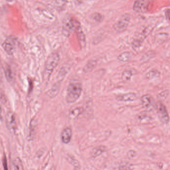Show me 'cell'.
Returning a JSON list of instances; mask_svg holds the SVG:
<instances>
[{
	"label": "cell",
	"instance_id": "20",
	"mask_svg": "<svg viewBox=\"0 0 170 170\" xmlns=\"http://www.w3.org/2000/svg\"><path fill=\"white\" fill-rule=\"evenodd\" d=\"M13 169H16V170L23 169L21 161L18 158L16 159L13 161Z\"/></svg>",
	"mask_w": 170,
	"mask_h": 170
},
{
	"label": "cell",
	"instance_id": "1",
	"mask_svg": "<svg viewBox=\"0 0 170 170\" xmlns=\"http://www.w3.org/2000/svg\"><path fill=\"white\" fill-rule=\"evenodd\" d=\"M82 91V86L80 83H71L67 88L66 101L68 103L75 102L80 97Z\"/></svg>",
	"mask_w": 170,
	"mask_h": 170
},
{
	"label": "cell",
	"instance_id": "19",
	"mask_svg": "<svg viewBox=\"0 0 170 170\" xmlns=\"http://www.w3.org/2000/svg\"><path fill=\"white\" fill-rule=\"evenodd\" d=\"M83 111V109L82 107L76 108L71 111L70 116L72 118L77 117L79 115H80Z\"/></svg>",
	"mask_w": 170,
	"mask_h": 170
},
{
	"label": "cell",
	"instance_id": "15",
	"mask_svg": "<svg viewBox=\"0 0 170 170\" xmlns=\"http://www.w3.org/2000/svg\"><path fill=\"white\" fill-rule=\"evenodd\" d=\"M137 118L138 120L141 122H150L152 119L151 116L145 112L140 113L138 114Z\"/></svg>",
	"mask_w": 170,
	"mask_h": 170
},
{
	"label": "cell",
	"instance_id": "12",
	"mask_svg": "<svg viewBox=\"0 0 170 170\" xmlns=\"http://www.w3.org/2000/svg\"><path fill=\"white\" fill-rule=\"evenodd\" d=\"M106 150V147L105 146H98L95 147L92 150L91 155L93 158H96L101 155Z\"/></svg>",
	"mask_w": 170,
	"mask_h": 170
},
{
	"label": "cell",
	"instance_id": "10",
	"mask_svg": "<svg viewBox=\"0 0 170 170\" xmlns=\"http://www.w3.org/2000/svg\"><path fill=\"white\" fill-rule=\"evenodd\" d=\"M141 101L143 107L146 109H149L152 107L153 99L150 95L147 94L143 95L141 98Z\"/></svg>",
	"mask_w": 170,
	"mask_h": 170
},
{
	"label": "cell",
	"instance_id": "29",
	"mask_svg": "<svg viewBox=\"0 0 170 170\" xmlns=\"http://www.w3.org/2000/svg\"><path fill=\"white\" fill-rule=\"evenodd\" d=\"M2 73H1V66H0V79H1V75Z\"/></svg>",
	"mask_w": 170,
	"mask_h": 170
},
{
	"label": "cell",
	"instance_id": "22",
	"mask_svg": "<svg viewBox=\"0 0 170 170\" xmlns=\"http://www.w3.org/2000/svg\"><path fill=\"white\" fill-rule=\"evenodd\" d=\"M96 66V63L95 61H92L90 62L88 64H87V65L85 66L84 71L85 72H89V71H91L93 68H95Z\"/></svg>",
	"mask_w": 170,
	"mask_h": 170
},
{
	"label": "cell",
	"instance_id": "4",
	"mask_svg": "<svg viewBox=\"0 0 170 170\" xmlns=\"http://www.w3.org/2000/svg\"><path fill=\"white\" fill-rule=\"evenodd\" d=\"M16 45V38L13 36H10L4 41L2 46L8 55H12L14 52Z\"/></svg>",
	"mask_w": 170,
	"mask_h": 170
},
{
	"label": "cell",
	"instance_id": "21",
	"mask_svg": "<svg viewBox=\"0 0 170 170\" xmlns=\"http://www.w3.org/2000/svg\"><path fill=\"white\" fill-rule=\"evenodd\" d=\"M132 72L131 70H125L122 74V79L124 81H128L132 76Z\"/></svg>",
	"mask_w": 170,
	"mask_h": 170
},
{
	"label": "cell",
	"instance_id": "23",
	"mask_svg": "<svg viewBox=\"0 0 170 170\" xmlns=\"http://www.w3.org/2000/svg\"><path fill=\"white\" fill-rule=\"evenodd\" d=\"M67 71L65 68H62V70H61L59 72L58 75V81L61 82L62 80L64 78V76H65L66 74L67 73Z\"/></svg>",
	"mask_w": 170,
	"mask_h": 170
},
{
	"label": "cell",
	"instance_id": "17",
	"mask_svg": "<svg viewBox=\"0 0 170 170\" xmlns=\"http://www.w3.org/2000/svg\"><path fill=\"white\" fill-rule=\"evenodd\" d=\"M159 74H160V73L157 70H151L146 74V78L148 80H152L158 76Z\"/></svg>",
	"mask_w": 170,
	"mask_h": 170
},
{
	"label": "cell",
	"instance_id": "6",
	"mask_svg": "<svg viewBox=\"0 0 170 170\" xmlns=\"http://www.w3.org/2000/svg\"><path fill=\"white\" fill-rule=\"evenodd\" d=\"M129 22L130 16L127 14L124 15L115 25V29L118 31H123L127 27Z\"/></svg>",
	"mask_w": 170,
	"mask_h": 170
},
{
	"label": "cell",
	"instance_id": "7",
	"mask_svg": "<svg viewBox=\"0 0 170 170\" xmlns=\"http://www.w3.org/2000/svg\"><path fill=\"white\" fill-rule=\"evenodd\" d=\"M6 122L8 129L12 132H15L16 129V123L15 115L13 112L9 111L7 113L6 115Z\"/></svg>",
	"mask_w": 170,
	"mask_h": 170
},
{
	"label": "cell",
	"instance_id": "27",
	"mask_svg": "<svg viewBox=\"0 0 170 170\" xmlns=\"http://www.w3.org/2000/svg\"><path fill=\"white\" fill-rule=\"evenodd\" d=\"M3 167L5 170L8 169V164H7V160L6 157H4L3 158Z\"/></svg>",
	"mask_w": 170,
	"mask_h": 170
},
{
	"label": "cell",
	"instance_id": "9",
	"mask_svg": "<svg viewBox=\"0 0 170 170\" xmlns=\"http://www.w3.org/2000/svg\"><path fill=\"white\" fill-rule=\"evenodd\" d=\"M72 136V130L70 128H66L61 133V140L64 144H68Z\"/></svg>",
	"mask_w": 170,
	"mask_h": 170
},
{
	"label": "cell",
	"instance_id": "8",
	"mask_svg": "<svg viewBox=\"0 0 170 170\" xmlns=\"http://www.w3.org/2000/svg\"><path fill=\"white\" fill-rule=\"evenodd\" d=\"M116 99L121 102H129L135 100L137 98V96L135 93L129 92L121 94L116 96Z\"/></svg>",
	"mask_w": 170,
	"mask_h": 170
},
{
	"label": "cell",
	"instance_id": "26",
	"mask_svg": "<svg viewBox=\"0 0 170 170\" xmlns=\"http://www.w3.org/2000/svg\"><path fill=\"white\" fill-rule=\"evenodd\" d=\"M165 14L166 18H167L169 21H170V9H168L166 10Z\"/></svg>",
	"mask_w": 170,
	"mask_h": 170
},
{
	"label": "cell",
	"instance_id": "11",
	"mask_svg": "<svg viewBox=\"0 0 170 170\" xmlns=\"http://www.w3.org/2000/svg\"><path fill=\"white\" fill-rule=\"evenodd\" d=\"M60 81H58L53 85L49 91H48L47 95L51 98H54L59 93L60 86Z\"/></svg>",
	"mask_w": 170,
	"mask_h": 170
},
{
	"label": "cell",
	"instance_id": "25",
	"mask_svg": "<svg viewBox=\"0 0 170 170\" xmlns=\"http://www.w3.org/2000/svg\"><path fill=\"white\" fill-rule=\"evenodd\" d=\"M136 155L135 151L133 150L129 151L127 154V156L129 159H133Z\"/></svg>",
	"mask_w": 170,
	"mask_h": 170
},
{
	"label": "cell",
	"instance_id": "14",
	"mask_svg": "<svg viewBox=\"0 0 170 170\" xmlns=\"http://www.w3.org/2000/svg\"><path fill=\"white\" fill-rule=\"evenodd\" d=\"M37 126V122L35 119H32L30 123V137L31 139L34 138L36 131V128Z\"/></svg>",
	"mask_w": 170,
	"mask_h": 170
},
{
	"label": "cell",
	"instance_id": "3",
	"mask_svg": "<svg viewBox=\"0 0 170 170\" xmlns=\"http://www.w3.org/2000/svg\"><path fill=\"white\" fill-rule=\"evenodd\" d=\"M156 110L159 119L164 124H168L170 121V116L165 105L160 101L156 104Z\"/></svg>",
	"mask_w": 170,
	"mask_h": 170
},
{
	"label": "cell",
	"instance_id": "13",
	"mask_svg": "<svg viewBox=\"0 0 170 170\" xmlns=\"http://www.w3.org/2000/svg\"><path fill=\"white\" fill-rule=\"evenodd\" d=\"M76 30L77 31V35L78 36L79 41L81 45L84 46L85 44V37L83 32L82 31L80 25H79L76 27Z\"/></svg>",
	"mask_w": 170,
	"mask_h": 170
},
{
	"label": "cell",
	"instance_id": "16",
	"mask_svg": "<svg viewBox=\"0 0 170 170\" xmlns=\"http://www.w3.org/2000/svg\"><path fill=\"white\" fill-rule=\"evenodd\" d=\"M132 57L131 53L129 52H125L123 53L118 56V59L120 60V61H123V62H126L129 61L130 60Z\"/></svg>",
	"mask_w": 170,
	"mask_h": 170
},
{
	"label": "cell",
	"instance_id": "28",
	"mask_svg": "<svg viewBox=\"0 0 170 170\" xmlns=\"http://www.w3.org/2000/svg\"><path fill=\"white\" fill-rule=\"evenodd\" d=\"M2 108L0 106V120H2Z\"/></svg>",
	"mask_w": 170,
	"mask_h": 170
},
{
	"label": "cell",
	"instance_id": "24",
	"mask_svg": "<svg viewBox=\"0 0 170 170\" xmlns=\"http://www.w3.org/2000/svg\"><path fill=\"white\" fill-rule=\"evenodd\" d=\"M169 93H170V92L168 90H165L159 94V98L160 99H165L168 97Z\"/></svg>",
	"mask_w": 170,
	"mask_h": 170
},
{
	"label": "cell",
	"instance_id": "2",
	"mask_svg": "<svg viewBox=\"0 0 170 170\" xmlns=\"http://www.w3.org/2000/svg\"><path fill=\"white\" fill-rule=\"evenodd\" d=\"M59 60L60 58L57 53H52L48 56L45 63V72L48 75H50L54 68L57 66Z\"/></svg>",
	"mask_w": 170,
	"mask_h": 170
},
{
	"label": "cell",
	"instance_id": "5",
	"mask_svg": "<svg viewBox=\"0 0 170 170\" xmlns=\"http://www.w3.org/2000/svg\"><path fill=\"white\" fill-rule=\"evenodd\" d=\"M149 0H136L133 9L138 13H144L148 11Z\"/></svg>",
	"mask_w": 170,
	"mask_h": 170
},
{
	"label": "cell",
	"instance_id": "18",
	"mask_svg": "<svg viewBox=\"0 0 170 170\" xmlns=\"http://www.w3.org/2000/svg\"><path fill=\"white\" fill-rule=\"evenodd\" d=\"M5 76L6 77L7 80L8 81H11L13 79V75H12V71L11 68L8 65L6 66L5 68Z\"/></svg>",
	"mask_w": 170,
	"mask_h": 170
}]
</instances>
